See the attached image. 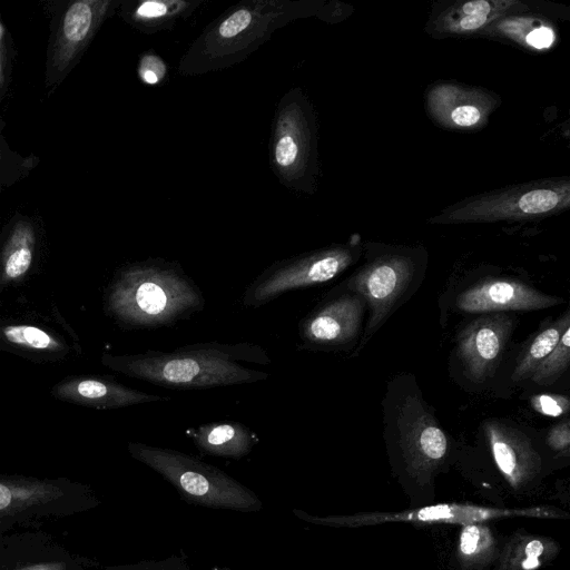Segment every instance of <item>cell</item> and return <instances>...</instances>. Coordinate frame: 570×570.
Instances as JSON below:
<instances>
[{"label": "cell", "instance_id": "cell-30", "mask_svg": "<svg viewBox=\"0 0 570 570\" xmlns=\"http://www.w3.org/2000/svg\"><path fill=\"white\" fill-rule=\"evenodd\" d=\"M137 13L140 17L156 18L166 13V7L158 1H146L137 9Z\"/></svg>", "mask_w": 570, "mask_h": 570}, {"label": "cell", "instance_id": "cell-35", "mask_svg": "<svg viewBox=\"0 0 570 570\" xmlns=\"http://www.w3.org/2000/svg\"><path fill=\"white\" fill-rule=\"evenodd\" d=\"M210 570H222V569H220V568H218V567H214V568H212Z\"/></svg>", "mask_w": 570, "mask_h": 570}, {"label": "cell", "instance_id": "cell-23", "mask_svg": "<svg viewBox=\"0 0 570 570\" xmlns=\"http://www.w3.org/2000/svg\"><path fill=\"white\" fill-rule=\"evenodd\" d=\"M104 570H191L181 557L170 556L161 560H144L134 563L110 566Z\"/></svg>", "mask_w": 570, "mask_h": 570}, {"label": "cell", "instance_id": "cell-12", "mask_svg": "<svg viewBox=\"0 0 570 570\" xmlns=\"http://www.w3.org/2000/svg\"><path fill=\"white\" fill-rule=\"evenodd\" d=\"M515 327L505 313H490L470 322L458 335L456 354L476 383L491 377Z\"/></svg>", "mask_w": 570, "mask_h": 570}, {"label": "cell", "instance_id": "cell-19", "mask_svg": "<svg viewBox=\"0 0 570 570\" xmlns=\"http://www.w3.org/2000/svg\"><path fill=\"white\" fill-rule=\"evenodd\" d=\"M96 3L91 1H77L70 4L65 13L61 28V48L59 61L63 67L76 49L88 37L95 21Z\"/></svg>", "mask_w": 570, "mask_h": 570}, {"label": "cell", "instance_id": "cell-24", "mask_svg": "<svg viewBox=\"0 0 570 570\" xmlns=\"http://www.w3.org/2000/svg\"><path fill=\"white\" fill-rule=\"evenodd\" d=\"M531 406L539 413L548 416L567 414L570 409L569 399L559 394H538L530 400Z\"/></svg>", "mask_w": 570, "mask_h": 570}, {"label": "cell", "instance_id": "cell-29", "mask_svg": "<svg viewBox=\"0 0 570 570\" xmlns=\"http://www.w3.org/2000/svg\"><path fill=\"white\" fill-rule=\"evenodd\" d=\"M554 39L553 32L549 28L534 29L527 36V42L538 49L549 47Z\"/></svg>", "mask_w": 570, "mask_h": 570}, {"label": "cell", "instance_id": "cell-3", "mask_svg": "<svg viewBox=\"0 0 570 570\" xmlns=\"http://www.w3.org/2000/svg\"><path fill=\"white\" fill-rule=\"evenodd\" d=\"M384 439L392 472L410 508L431 504L435 482L451 462L450 440L422 400L409 390L385 411Z\"/></svg>", "mask_w": 570, "mask_h": 570}, {"label": "cell", "instance_id": "cell-6", "mask_svg": "<svg viewBox=\"0 0 570 570\" xmlns=\"http://www.w3.org/2000/svg\"><path fill=\"white\" fill-rule=\"evenodd\" d=\"M99 504L94 491L79 482L0 476V537L24 524L72 517Z\"/></svg>", "mask_w": 570, "mask_h": 570}, {"label": "cell", "instance_id": "cell-22", "mask_svg": "<svg viewBox=\"0 0 570 570\" xmlns=\"http://www.w3.org/2000/svg\"><path fill=\"white\" fill-rule=\"evenodd\" d=\"M1 334L7 342L29 350L56 351L61 347L55 336L33 325H7Z\"/></svg>", "mask_w": 570, "mask_h": 570}, {"label": "cell", "instance_id": "cell-2", "mask_svg": "<svg viewBox=\"0 0 570 570\" xmlns=\"http://www.w3.org/2000/svg\"><path fill=\"white\" fill-rule=\"evenodd\" d=\"M204 306L205 296L194 279L178 263L160 258L124 266L106 294L107 312L127 328L170 326Z\"/></svg>", "mask_w": 570, "mask_h": 570}, {"label": "cell", "instance_id": "cell-8", "mask_svg": "<svg viewBox=\"0 0 570 570\" xmlns=\"http://www.w3.org/2000/svg\"><path fill=\"white\" fill-rule=\"evenodd\" d=\"M419 279L417 266L411 257L391 254L362 266L345 282L347 291L358 294L370 309L360 348L409 297Z\"/></svg>", "mask_w": 570, "mask_h": 570}, {"label": "cell", "instance_id": "cell-32", "mask_svg": "<svg viewBox=\"0 0 570 570\" xmlns=\"http://www.w3.org/2000/svg\"><path fill=\"white\" fill-rule=\"evenodd\" d=\"M487 16H465L460 21V27L464 30H472L481 27L487 21Z\"/></svg>", "mask_w": 570, "mask_h": 570}, {"label": "cell", "instance_id": "cell-1", "mask_svg": "<svg viewBox=\"0 0 570 570\" xmlns=\"http://www.w3.org/2000/svg\"><path fill=\"white\" fill-rule=\"evenodd\" d=\"M269 365L266 351L254 343L202 342L173 351L102 356V363L127 376L175 390H202L256 383L269 374L242 363Z\"/></svg>", "mask_w": 570, "mask_h": 570}, {"label": "cell", "instance_id": "cell-14", "mask_svg": "<svg viewBox=\"0 0 570 570\" xmlns=\"http://www.w3.org/2000/svg\"><path fill=\"white\" fill-rule=\"evenodd\" d=\"M52 393L57 399L94 409H119L169 400L128 387L112 377L70 379L57 384Z\"/></svg>", "mask_w": 570, "mask_h": 570}, {"label": "cell", "instance_id": "cell-18", "mask_svg": "<svg viewBox=\"0 0 570 570\" xmlns=\"http://www.w3.org/2000/svg\"><path fill=\"white\" fill-rule=\"evenodd\" d=\"M570 328V314L566 309L559 318L542 328L523 350L511 380L530 379L537 366L552 352L566 330Z\"/></svg>", "mask_w": 570, "mask_h": 570}, {"label": "cell", "instance_id": "cell-5", "mask_svg": "<svg viewBox=\"0 0 570 570\" xmlns=\"http://www.w3.org/2000/svg\"><path fill=\"white\" fill-rule=\"evenodd\" d=\"M301 520L331 528H362L389 523H411L415 525H464L475 522H492L512 518L568 519L569 513L554 505L489 507L474 503H431L401 511L357 512L344 515H312L293 509Z\"/></svg>", "mask_w": 570, "mask_h": 570}, {"label": "cell", "instance_id": "cell-31", "mask_svg": "<svg viewBox=\"0 0 570 570\" xmlns=\"http://www.w3.org/2000/svg\"><path fill=\"white\" fill-rule=\"evenodd\" d=\"M462 11L466 16H488L491 11V4L484 0L469 1L463 4Z\"/></svg>", "mask_w": 570, "mask_h": 570}, {"label": "cell", "instance_id": "cell-26", "mask_svg": "<svg viewBox=\"0 0 570 570\" xmlns=\"http://www.w3.org/2000/svg\"><path fill=\"white\" fill-rule=\"evenodd\" d=\"M250 20L252 16L248 10H237L220 23L218 33L223 38L235 37L248 27Z\"/></svg>", "mask_w": 570, "mask_h": 570}, {"label": "cell", "instance_id": "cell-27", "mask_svg": "<svg viewBox=\"0 0 570 570\" xmlns=\"http://www.w3.org/2000/svg\"><path fill=\"white\" fill-rule=\"evenodd\" d=\"M297 145L292 136L284 135L278 138L275 146V159L281 167H288L296 160Z\"/></svg>", "mask_w": 570, "mask_h": 570}, {"label": "cell", "instance_id": "cell-15", "mask_svg": "<svg viewBox=\"0 0 570 570\" xmlns=\"http://www.w3.org/2000/svg\"><path fill=\"white\" fill-rule=\"evenodd\" d=\"M560 552L561 546L552 537L519 529L503 540L492 570H539Z\"/></svg>", "mask_w": 570, "mask_h": 570}, {"label": "cell", "instance_id": "cell-7", "mask_svg": "<svg viewBox=\"0 0 570 570\" xmlns=\"http://www.w3.org/2000/svg\"><path fill=\"white\" fill-rule=\"evenodd\" d=\"M356 258L353 248L335 246L276 262L248 284L242 303L247 308H258L286 292L330 282Z\"/></svg>", "mask_w": 570, "mask_h": 570}, {"label": "cell", "instance_id": "cell-25", "mask_svg": "<svg viewBox=\"0 0 570 570\" xmlns=\"http://www.w3.org/2000/svg\"><path fill=\"white\" fill-rule=\"evenodd\" d=\"M550 450L558 455L569 458L570 455V423L564 420L551 428L546 440Z\"/></svg>", "mask_w": 570, "mask_h": 570}, {"label": "cell", "instance_id": "cell-33", "mask_svg": "<svg viewBox=\"0 0 570 570\" xmlns=\"http://www.w3.org/2000/svg\"><path fill=\"white\" fill-rule=\"evenodd\" d=\"M142 77H144V80L148 83H156L158 80L157 75L153 70H149V69H147L142 72Z\"/></svg>", "mask_w": 570, "mask_h": 570}, {"label": "cell", "instance_id": "cell-4", "mask_svg": "<svg viewBox=\"0 0 570 570\" xmlns=\"http://www.w3.org/2000/svg\"><path fill=\"white\" fill-rule=\"evenodd\" d=\"M128 451L135 460L160 474L189 503L238 512H256L263 507L249 488L193 455L140 442H129Z\"/></svg>", "mask_w": 570, "mask_h": 570}, {"label": "cell", "instance_id": "cell-20", "mask_svg": "<svg viewBox=\"0 0 570 570\" xmlns=\"http://www.w3.org/2000/svg\"><path fill=\"white\" fill-rule=\"evenodd\" d=\"M35 235L27 224H19L10 235L2 255V275L6 281L23 277L33 261Z\"/></svg>", "mask_w": 570, "mask_h": 570}, {"label": "cell", "instance_id": "cell-9", "mask_svg": "<svg viewBox=\"0 0 570 570\" xmlns=\"http://www.w3.org/2000/svg\"><path fill=\"white\" fill-rule=\"evenodd\" d=\"M482 426L492 460L509 491L515 497L533 492L544 476V464L532 441L499 420H488Z\"/></svg>", "mask_w": 570, "mask_h": 570}, {"label": "cell", "instance_id": "cell-11", "mask_svg": "<svg viewBox=\"0 0 570 570\" xmlns=\"http://www.w3.org/2000/svg\"><path fill=\"white\" fill-rule=\"evenodd\" d=\"M92 561L40 530L0 537V570H91Z\"/></svg>", "mask_w": 570, "mask_h": 570}, {"label": "cell", "instance_id": "cell-13", "mask_svg": "<svg viewBox=\"0 0 570 570\" xmlns=\"http://www.w3.org/2000/svg\"><path fill=\"white\" fill-rule=\"evenodd\" d=\"M563 302L518 279L487 278L461 292L455 305L465 313H503L543 309Z\"/></svg>", "mask_w": 570, "mask_h": 570}, {"label": "cell", "instance_id": "cell-34", "mask_svg": "<svg viewBox=\"0 0 570 570\" xmlns=\"http://www.w3.org/2000/svg\"><path fill=\"white\" fill-rule=\"evenodd\" d=\"M0 39H1V26H0ZM2 80V70H1V62H0V81Z\"/></svg>", "mask_w": 570, "mask_h": 570}, {"label": "cell", "instance_id": "cell-17", "mask_svg": "<svg viewBox=\"0 0 570 570\" xmlns=\"http://www.w3.org/2000/svg\"><path fill=\"white\" fill-rule=\"evenodd\" d=\"M502 542L491 522L460 525L454 550L456 570L493 569Z\"/></svg>", "mask_w": 570, "mask_h": 570}, {"label": "cell", "instance_id": "cell-21", "mask_svg": "<svg viewBox=\"0 0 570 570\" xmlns=\"http://www.w3.org/2000/svg\"><path fill=\"white\" fill-rule=\"evenodd\" d=\"M570 363V328L566 330L552 352L537 366L531 380L539 385L551 384L564 373Z\"/></svg>", "mask_w": 570, "mask_h": 570}, {"label": "cell", "instance_id": "cell-10", "mask_svg": "<svg viewBox=\"0 0 570 570\" xmlns=\"http://www.w3.org/2000/svg\"><path fill=\"white\" fill-rule=\"evenodd\" d=\"M363 298L344 292L324 299L298 323V350L328 351L352 343L360 333Z\"/></svg>", "mask_w": 570, "mask_h": 570}, {"label": "cell", "instance_id": "cell-16", "mask_svg": "<svg viewBox=\"0 0 570 570\" xmlns=\"http://www.w3.org/2000/svg\"><path fill=\"white\" fill-rule=\"evenodd\" d=\"M185 434L205 454L240 459L258 443L259 438L248 426L235 421H216L188 428Z\"/></svg>", "mask_w": 570, "mask_h": 570}, {"label": "cell", "instance_id": "cell-28", "mask_svg": "<svg viewBox=\"0 0 570 570\" xmlns=\"http://www.w3.org/2000/svg\"><path fill=\"white\" fill-rule=\"evenodd\" d=\"M481 118L480 110L473 105H463L452 111V120L461 127L475 125Z\"/></svg>", "mask_w": 570, "mask_h": 570}]
</instances>
